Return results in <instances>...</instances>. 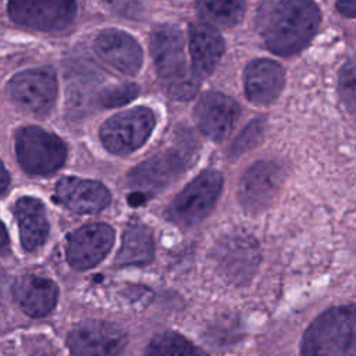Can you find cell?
Listing matches in <instances>:
<instances>
[{"label": "cell", "instance_id": "cell-17", "mask_svg": "<svg viewBox=\"0 0 356 356\" xmlns=\"http://www.w3.org/2000/svg\"><path fill=\"white\" fill-rule=\"evenodd\" d=\"M285 74L282 67L267 58L252 61L243 75L245 92L250 102L268 104L274 102L284 88Z\"/></svg>", "mask_w": 356, "mask_h": 356}, {"label": "cell", "instance_id": "cell-10", "mask_svg": "<svg viewBox=\"0 0 356 356\" xmlns=\"http://www.w3.org/2000/svg\"><path fill=\"white\" fill-rule=\"evenodd\" d=\"M75 3L63 0L11 1L10 17L28 28L40 31H58L68 26L75 15Z\"/></svg>", "mask_w": 356, "mask_h": 356}, {"label": "cell", "instance_id": "cell-27", "mask_svg": "<svg viewBox=\"0 0 356 356\" xmlns=\"http://www.w3.org/2000/svg\"><path fill=\"white\" fill-rule=\"evenodd\" d=\"M263 134V125L260 121H252L246 129L236 138L234 146L231 149V156H239L242 152L250 149L257 143Z\"/></svg>", "mask_w": 356, "mask_h": 356}, {"label": "cell", "instance_id": "cell-22", "mask_svg": "<svg viewBox=\"0 0 356 356\" xmlns=\"http://www.w3.org/2000/svg\"><path fill=\"white\" fill-rule=\"evenodd\" d=\"M197 11L210 26L228 28L238 24L245 13V3L239 0L199 1Z\"/></svg>", "mask_w": 356, "mask_h": 356}, {"label": "cell", "instance_id": "cell-19", "mask_svg": "<svg viewBox=\"0 0 356 356\" xmlns=\"http://www.w3.org/2000/svg\"><path fill=\"white\" fill-rule=\"evenodd\" d=\"M189 51L192 70L199 76H206L218 64L224 51V40L213 26L195 22L189 26Z\"/></svg>", "mask_w": 356, "mask_h": 356}, {"label": "cell", "instance_id": "cell-21", "mask_svg": "<svg viewBox=\"0 0 356 356\" xmlns=\"http://www.w3.org/2000/svg\"><path fill=\"white\" fill-rule=\"evenodd\" d=\"M153 257V239L149 228L140 222H132L127 227L121 249L115 259L118 266H140Z\"/></svg>", "mask_w": 356, "mask_h": 356}, {"label": "cell", "instance_id": "cell-5", "mask_svg": "<svg viewBox=\"0 0 356 356\" xmlns=\"http://www.w3.org/2000/svg\"><path fill=\"white\" fill-rule=\"evenodd\" d=\"M154 127V115L146 107H136L113 115L102 129L100 138L107 150L128 154L140 147Z\"/></svg>", "mask_w": 356, "mask_h": 356}, {"label": "cell", "instance_id": "cell-30", "mask_svg": "<svg viewBox=\"0 0 356 356\" xmlns=\"http://www.w3.org/2000/svg\"><path fill=\"white\" fill-rule=\"evenodd\" d=\"M8 186V172L6 171L3 163L0 161V196L6 192Z\"/></svg>", "mask_w": 356, "mask_h": 356}, {"label": "cell", "instance_id": "cell-18", "mask_svg": "<svg viewBox=\"0 0 356 356\" xmlns=\"http://www.w3.org/2000/svg\"><path fill=\"white\" fill-rule=\"evenodd\" d=\"M13 292L19 307L31 317L49 314L58 298V289L53 281L32 274L18 278Z\"/></svg>", "mask_w": 356, "mask_h": 356}, {"label": "cell", "instance_id": "cell-8", "mask_svg": "<svg viewBox=\"0 0 356 356\" xmlns=\"http://www.w3.org/2000/svg\"><path fill=\"white\" fill-rule=\"evenodd\" d=\"M284 170L273 161H259L243 174L238 197L242 207L250 213L264 210L277 196L282 186Z\"/></svg>", "mask_w": 356, "mask_h": 356}, {"label": "cell", "instance_id": "cell-9", "mask_svg": "<svg viewBox=\"0 0 356 356\" xmlns=\"http://www.w3.org/2000/svg\"><path fill=\"white\" fill-rule=\"evenodd\" d=\"M188 154L170 150L150 157L131 171L129 185L140 193L163 191L185 171Z\"/></svg>", "mask_w": 356, "mask_h": 356}, {"label": "cell", "instance_id": "cell-1", "mask_svg": "<svg viewBox=\"0 0 356 356\" xmlns=\"http://www.w3.org/2000/svg\"><path fill=\"white\" fill-rule=\"evenodd\" d=\"M318 25L320 11L309 0H267L256 15V28L266 46L281 56L300 51Z\"/></svg>", "mask_w": 356, "mask_h": 356}, {"label": "cell", "instance_id": "cell-6", "mask_svg": "<svg viewBox=\"0 0 356 356\" xmlns=\"http://www.w3.org/2000/svg\"><path fill=\"white\" fill-rule=\"evenodd\" d=\"M14 103L33 115L46 114L57 95L56 75L50 68H33L17 74L8 83Z\"/></svg>", "mask_w": 356, "mask_h": 356}, {"label": "cell", "instance_id": "cell-20", "mask_svg": "<svg viewBox=\"0 0 356 356\" xmlns=\"http://www.w3.org/2000/svg\"><path fill=\"white\" fill-rule=\"evenodd\" d=\"M21 242L29 252L42 246L49 236V221L42 202L33 197H21L15 204Z\"/></svg>", "mask_w": 356, "mask_h": 356}, {"label": "cell", "instance_id": "cell-14", "mask_svg": "<svg viewBox=\"0 0 356 356\" xmlns=\"http://www.w3.org/2000/svg\"><path fill=\"white\" fill-rule=\"evenodd\" d=\"M216 261L221 273L229 280L249 278L259 261L257 243L246 234H231L218 243Z\"/></svg>", "mask_w": 356, "mask_h": 356}, {"label": "cell", "instance_id": "cell-3", "mask_svg": "<svg viewBox=\"0 0 356 356\" xmlns=\"http://www.w3.org/2000/svg\"><path fill=\"white\" fill-rule=\"evenodd\" d=\"M15 150L21 167L35 175H47L57 171L67 156L61 139L38 127H25L18 131Z\"/></svg>", "mask_w": 356, "mask_h": 356}, {"label": "cell", "instance_id": "cell-26", "mask_svg": "<svg viewBox=\"0 0 356 356\" xmlns=\"http://www.w3.org/2000/svg\"><path fill=\"white\" fill-rule=\"evenodd\" d=\"M199 83H200V76L192 70L182 78L168 83L167 92L175 100H189L196 95Z\"/></svg>", "mask_w": 356, "mask_h": 356}, {"label": "cell", "instance_id": "cell-15", "mask_svg": "<svg viewBox=\"0 0 356 356\" xmlns=\"http://www.w3.org/2000/svg\"><path fill=\"white\" fill-rule=\"evenodd\" d=\"M95 50L104 63L122 74L134 75L140 70V46L131 35L122 31H103L95 39Z\"/></svg>", "mask_w": 356, "mask_h": 356}, {"label": "cell", "instance_id": "cell-23", "mask_svg": "<svg viewBox=\"0 0 356 356\" xmlns=\"http://www.w3.org/2000/svg\"><path fill=\"white\" fill-rule=\"evenodd\" d=\"M146 356H207L200 348L177 332L156 335L146 348Z\"/></svg>", "mask_w": 356, "mask_h": 356}, {"label": "cell", "instance_id": "cell-2", "mask_svg": "<svg viewBox=\"0 0 356 356\" xmlns=\"http://www.w3.org/2000/svg\"><path fill=\"white\" fill-rule=\"evenodd\" d=\"M302 356H356V305L332 307L307 328Z\"/></svg>", "mask_w": 356, "mask_h": 356}, {"label": "cell", "instance_id": "cell-4", "mask_svg": "<svg viewBox=\"0 0 356 356\" xmlns=\"http://www.w3.org/2000/svg\"><path fill=\"white\" fill-rule=\"evenodd\" d=\"M221 188L222 177L218 171H203L175 196L168 207L170 220L182 227L200 222L216 204Z\"/></svg>", "mask_w": 356, "mask_h": 356}, {"label": "cell", "instance_id": "cell-13", "mask_svg": "<svg viewBox=\"0 0 356 356\" xmlns=\"http://www.w3.org/2000/svg\"><path fill=\"white\" fill-rule=\"evenodd\" d=\"M239 117L238 103L222 93L209 92L197 103L195 118L199 129L213 140L225 139Z\"/></svg>", "mask_w": 356, "mask_h": 356}, {"label": "cell", "instance_id": "cell-25", "mask_svg": "<svg viewBox=\"0 0 356 356\" xmlns=\"http://www.w3.org/2000/svg\"><path fill=\"white\" fill-rule=\"evenodd\" d=\"M139 89L134 83H121L103 89L97 95V102L103 107H118L136 97Z\"/></svg>", "mask_w": 356, "mask_h": 356}, {"label": "cell", "instance_id": "cell-28", "mask_svg": "<svg viewBox=\"0 0 356 356\" xmlns=\"http://www.w3.org/2000/svg\"><path fill=\"white\" fill-rule=\"evenodd\" d=\"M337 8L345 17H356V0H342L337 3Z\"/></svg>", "mask_w": 356, "mask_h": 356}, {"label": "cell", "instance_id": "cell-12", "mask_svg": "<svg viewBox=\"0 0 356 356\" xmlns=\"http://www.w3.org/2000/svg\"><path fill=\"white\" fill-rule=\"evenodd\" d=\"M113 242L114 232L108 225L102 222L85 225L68 238V263L76 270L90 268L104 259Z\"/></svg>", "mask_w": 356, "mask_h": 356}, {"label": "cell", "instance_id": "cell-7", "mask_svg": "<svg viewBox=\"0 0 356 356\" xmlns=\"http://www.w3.org/2000/svg\"><path fill=\"white\" fill-rule=\"evenodd\" d=\"M67 342L74 356H117L127 345V335L115 324L90 320L72 328Z\"/></svg>", "mask_w": 356, "mask_h": 356}, {"label": "cell", "instance_id": "cell-24", "mask_svg": "<svg viewBox=\"0 0 356 356\" xmlns=\"http://www.w3.org/2000/svg\"><path fill=\"white\" fill-rule=\"evenodd\" d=\"M339 95L345 108L356 120V56L339 72Z\"/></svg>", "mask_w": 356, "mask_h": 356}, {"label": "cell", "instance_id": "cell-29", "mask_svg": "<svg viewBox=\"0 0 356 356\" xmlns=\"http://www.w3.org/2000/svg\"><path fill=\"white\" fill-rule=\"evenodd\" d=\"M8 250V235L4 225L0 221V254H6Z\"/></svg>", "mask_w": 356, "mask_h": 356}, {"label": "cell", "instance_id": "cell-16", "mask_svg": "<svg viewBox=\"0 0 356 356\" xmlns=\"http://www.w3.org/2000/svg\"><path fill=\"white\" fill-rule=\"evenodd\" d=\"M57 199L70 210L79 214H92L110 203V192L100 182L76 177L61 178L56 185Z\"/></svg>", "mask_w": 356, "mask_h": 356}, {"label": "cell", "instance_id": "cell-11", "mask_svg": "<svg viewBox=\"0 0 356 356\" xmlns=\"http://www.w3.org/2000/svg\"><path fill=\"white\" fill-rule=\"evenodd\" d=\"M150 51L157 74L165 86L192 71L186 67L182 33L175 26L157 28L150 38Z\"/></svg>", "mask_w": 356, "mask_h": 356}]
</instances>
